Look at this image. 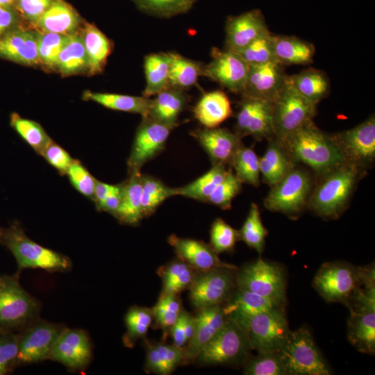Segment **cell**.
<instances>
[{
  "label": "cell",
  "mask_w": 375,
  "mask_h": 375,
  "mask_svg": "<svg viewBox=\"0 0 375 375\" xmlns=\"http://www.w3.org/2000/svg\"><path fill=\"white\" fill-rule=\"evenodd\" d=\"M195 316L185 311V334L188 343L192 338L195 329Z\"/></svg>",
  "instance_id": "be15d7a7"
},
{
  "label": "cell",
  "mask_w": 375,
  "mask_h": 375,
  "mask_svg": "<svg viewBox=\"0 0 375 375\" xmlns=\"http://www.w3.org/2000/svg\"><path fill=\"white\" fill-rule=\"evenodd\" d=\"M40 312L39 301L22 287L19 274L0 276V333L19 332Z\"/></svg>",
  "instance_id": "277c9868"
},
{
  "label": "cell",
  "mask_w": 375,
  "mask_h": 375,
  "mask_svg": "<svg viewBox=\"0 0 375 375\" xmlns=\"http://www.w3.org/2000/svg\"><path fill=\"white\" fill-rule=\"evenodd\" d=\"M174 128L149 116L142 117L127 160L128 173L140 172L146 162L158 155L163 150Z\"/></svg>",
  "instance_id": "9a60e30c"
},
{
  "label": "cell",
  "mask_w": 375,
  "mask_h": 375,
  "mask_svg": "<svg viewBox=\"0 0 375 375\" xmlns=\"http://www.w3.org/2000/svg\"><path fill=\"white\" fill-rule=\"evenodd\" d=\"M251 347L245 330L235 321L226 320L203 347L194 360L202 365H232L248 359Z\"/></svg>",
  "instance_id": "8992f818"
},
{
  "label": "cell",
  "mask_w": 375,
  "mask_h": 375,
  "mask_svg": "<svg viewBox=\"0 0 375 375\" xmlns=\"http://www.w3.org/2000/svg\"><path fill=\"white\" fill-rule=\"evenodd\" d=\"M278 353L288 375L331 374L307 328L291 331Z\"/></svg>",
  "instance_id": "ba28073f"
},
{
  "label": "cell",
  "mask_w": 375,
  "mask_h": 375,
  "mask_svg": "<svg viewBox=\"0 0 375 375\" xmlns=\"http://www.w3.org/2000/svg\"><path fill=\"white\" fill-rule=\"evenodd\" d=\"M367 267L346 262H325L317 272L312 285L328 302L349 305L366 275Z\"/></svg>",
  "instance_id": "5b68a950"
},
{
  "label": "cell",
  "mask_w": 375,
  "mask_h": 375,
  "mask_svg": "<svg viewBox=\"0 0 375 375\" xmlns=\"http://www.w3.org/2000/svg\"><path fill=\"white\" fill-rule=\"evenodd\" d=\"M169 56L168 53H151L144 57L146 86L142 92L150 98L169 87Z\"/></svg>",
  "instance_id": "74e56055"
},
{
  "label": "cell",
  "mask_w": 375,
  "mask_h": 375,
  "mask_svg": "<svg viewBox=\"0 0 375 375\" xmlns=\"http://www.w3.org/2000/svg\"><path fill=\"white\" fill-rule=\"evenodd\" d=\"M276 61L283 66L308 65L312 62L315 47L295 36L272 35Z\"/></svg>",
  "instance_id": "4dcf8cb0"
},
{
  "label": "cell",
  "mask_w": 375,
  "mask_h": 375,
  "mask_svg": "<svg viewBox=\"0 0 375 375\" xmlns=\"http://www.w3.org/2000/svg\"><path fill=\"white\" fill-rule=\"evenodd\" d=\"M270 31L260 36L237 52L249 65L276 61Z\"/></svg>",
  "instance_id": "c3c4849f"
},
{
  "label": "cell",
  "mask_w": 375,
  "mask_h": 375,
  "mask_svg": "<svg viewBox=\"0 0 375 375\" xmlns=\"http://www.w3.org/2000/svg\"><path fill=\"white\" fill-rule=\"evenodd\" d=\"M141 6L154 13L167 16L188 10L193 0H138Z\"/></svg>",
  "instance_id": "9f6ffc18"
},
{
  "label": "cell",
  "mask_w": 375,
  "mask_h": 375,
  "mask_svg": "<svg viewBox=\"0 0 375 375\" xmlns=\"http://www.w3.org/2000/svg\"><path fill=\"white\" fill-rule=\"evenodd\" d=\"M82 98L85 101L96 102L107 108L147 116L151 99L126 94L94 92L86 90Z\"/></svg>",
  "instance_id": "8d00e7d4"
},
{
  "label": "cell",
  "mask_w": 375,
  "mask_h": 375,
  "mask_svg": "<svg viewBox=\"0 0 375 375\" xmlns=\"http://www.w3.org/2000/svg\"><path fill=\"white\" fill-rule=\"evenodd\" d=\"M239 231L240 240L261 253L268 231L262 224L258 206L251 203L249 213Z\"/></svg>",
  "instance_id": "bcb514c9"
},
{
  "label": "cell",
  "mask_w": 375,
  "mask_h": 375,
  "mask_svg": "<svg viewBox=\"0 0 375 375\" xmlns=\"http://www.w3.org/2000/svg\"><path fill=\"white\" fill-rule=\"evenodd\" d=\"M0 58L24 66L40 65L36 30L21 26L1 36Z\"/></svg>",
  "instance_id": "44dd1931"
},
{
  "label": "cell",
  "mask_w": 375,
  "mask_h": 375,
  "mask_svg": "<svg viewBox=\"0 0 375 375\" xmlns=\"http://www.w3.org/2000/svg\"><path fill=\"white\" fill-rule=\"evenodd\" d=\"M185 310L182 309L177 320L170 328L173 344L182 349H185L188 344L185 334Z\"/></svg>",
  "instance_id": "94428289"
},
{
  "label": "cell",
  "mask_w": 375,
  "mask_h": 375,
  "mask_svg": "<svg viewBox=\"0 0 375 375\" xmlns=\"http://www.w3.org/2000/svg\"><path fill=\"white\" fill-rule=\"evenodd\" d=\"M183 361H185L184 349L174 344L147 342L145 368L148 372L167 375Z\"/></svg>",
  "instance_id": "836d02e7"
},
{
  "label": "cell",
  "mask_w": 375,
  "mask_h": 375,
  "mask_svg": "<svg viewBox=\"0 0 375 375\" xmlns=\"http://www.w3.org/2000/svg\"><path fill=\"white\" fill-rule=\"evenodd\" d=\"M345 162L361 169L375 158V118L371 115L358 126L332 134Z\"/></svg>",
  "instance_id": "5bb4252c"
},
{
  "label": "cell",
  "mask_w": 375,
  "mask_h": 375,
  "mask_svg": "<svg viewBox=\"0 0 375 375\" xmlns=\"http://www.w3.org/2000/svg\"><path fill=\"white\" fill-rule=\"evenodd\" d=\"M170 60L169 87L185 90L203 76L204 65L187 58L178 53L168 52Z\"/></svg>",
  "instance_id": "f35d334b"
},
{
  "label": "cell",
  "mask_w": 375,
  "mask_h": 375,
  "mask_svg": "<svg viewBox=\"0 0 375 375\" xmlns=\"http://www.w3.org/2000/svg\"><path fill=\"white\" fill-rule=\"evenodd\" d=\"M276 61L249 65L242 96L273 101L284 86L288 75Z\"/></svg>",
  "instance_id": "ffe728a7"
},
{
  "label": "cell",
  "mask_w": 375,
  "mask_h": 375,
  "mask_svg": "<svg viewBox=\"0 0 375 375\" xmlns=\"http://www.w3.org/2000/svg\"><path fill=\"white\" fill-rule=\"evenodd\" d=\"M222 307L226 318L242 326L253 316L265 311L285 308V304L236 288Z\"/></svg>",
  "instance_id": "cb8c5ba5"
},
{
  "label": "cell",
  "mask_w": 375,
  "mask_h": 375,
  "mask_svg": "<svg viewBox=\"0 0 375 375\" xmlns=\"http://www.w3.org/2000/svg\"><path fill=\"white\" fill-rule=\"evenodd\" d=\"M66 175L73 187L83 196L93 199L96 181L93 176L78 160H74Z\"/></svg>",
  "instance_id": "db71d44e"
},
{
  "label": "cell",
  "mask_w": 375,
  "mask_h": 375,
  "mask_svg": "<svg viewBox=\"0 0 375 375\" xmlns=\"http://www.w3.org/2000/svg\"><path fill=\"white\" fill-rule=\"evenodd\" d=\"M235 174L242 183L258 187L260 184L259 158L250 147L243 144L236 152L231 163Z\"/></svg>",
  "instance_id": "f6af8a7d"
},
{
  "label": "cell",
  "mask_w": 375,
  "mask_h": 375,
  "mask_svg": "<svg viewBox=\"0 0 375 375\" xmlns=\"http://www.w3.org/2000/svg\"><path fill=\"white\" fill-rule=\"evenodd\" d=\"M188 103L184 90L169 87L155 95L147 116L165 124L176 127L180 114Z\"/></svg>",
  "instance_id": "4316f807"
},
{
  "label": "cell",
  "mask_w": 375,
  "mask_h": 375,
  "mask_svg": "<svg viewBox=\"0 0 375 375\" xmlns=\"http://www.w3.org/2000/svg\"><path fill=\"white\" fill-rule=\"evenodd\" d=\"M211 57V61L204 65L203 76L233 93L242 94L249 65L237 52L226 49L212 48Z\"/></svg>",
  "instance_id": "e0dca14e"
},
{
  "label": "cell",
  "mask_w": 375,
  "mask_h": 375,
  "mask_svg": "<svg viewBox=\"0 0 375 375\" xmlns=\"http://www.w3.org/2000/svg\"><path fill=\"white\" fill-rule=\"evenodd\" d=\"M227 172L225 166L212 165L211 169L201 176L185 186L177 188V195L206 202Z\"/></svg>",
  "instance_id": "60d3db41"
},
{
  "label": "cell",
  "mask_w": 375,
  "mask_h": 375,
  "mask_svg": "<svg viewBox=\"0 0 375 375\" xmlns=\"http://www.w3.org/2000/svg\"><path fill=\"white\" fill-rule=\"evenodd\" d=\"M317 106L302 97L291 85L285 83L273 101L274 138L283 142L288 136L312 121Z\"/></svg>",
  "instance_id": "52a82bcc"
},
{
  "label": "cell",
  "mask_w": 375,
  "mask_h": 375,
  "mask_svg": "<svg viewBox=\"0 0 375 375\" xmlns=\"http://www.w3.org/2000/svg\"><path fill=\"white\" fill-rule=\"evenodd\" d=\"M17 353V333H0V375L6 374L16 367Z\"/></svg>",
  "instance_id": "11a10c76"
},
{
  "label": "cell",
  "mask_w": 375,
  "mask_h": 375,
  "mask_svg": "<svg viewBox=\"0 0 375 375\" xmlns=\"http://www.w3.org/2000/svg\"><path fill=\"white\" fill-rule=\"evenodd\" d=\"M53 0H15V7L21 18L33 26L48 9Z\"/></svg>",
  "instance_id": "6f0895ef"
},
{
  "label": "cell",
  "mask_w": 375,
  "mask_h": 375,
  "mask_svg": "<svg viewBox=\"0 0 375 375\" xmlns=\"http://www.w3.org/2000/svg\"><path fill=\"white\" fill-rule=\"evenodd\" d=\"M288 78L295 90L315 106L326 97L330 91L328 76L317 69L310 68L296 74L288 75Z\"/></svg>",
  "instance_id": "e575fe53"
},
{
  "label": "cell",
  "mask_w": 375,
  "mask_h": 375,
  "mask_svg": "<svg viewBox=\"0 0 375 375\" xmlns=\"http://www.w3.org/2000/svg\"><path fill=\"white\" fill-rule=\"evenodd\" d=\"M38 32V51L40 62L47 70L55 71L58 56L65 44L68 35Z\"/></svg>",
  "instance_id": "7dc6e473"
},
{
  "label": "cell",
  "mask_w": 375,
  "mask_h": 375,
  "mask_svg": "<svg viewBox=\"0 0 375 375\" xmlns=\"http://www.w3.org/2000/svg\"><path fill=\"white\" fill-rule=\"evenodd\" d=\"M197 270L178 258L159 268L158 273L162 282L160 294H178L189 288Z\"/></svg>",
  "instance_id": "ab89813d"
},
{
  "label": "cell",
  "mask_w": 375,
  "mask_h": 375,
  "mask_svg": "<svg viewBox=\"0 0 375 375\" xmlns=\"http://www.w3.org/2000/svg\"><path fill=\"white\" fill-rule=\"evenodd\" d=\"M153 319L151 309L137 306L131 307L124 318L126 332L123 337L124 344L132 347L138 340L144 338Z\"/></svg>",
  "instance_id": "ee69618b"
},
{
  "label": "cell",
  "mask_w": 375,
  "mask_h": 375,
  "mask_svg": "<svg viewBox=\"0 0 375 375\" xmlns=\"http://www.w3.org/2000/svg\"><path fill=\"white\" fill-rule=\"evenodd\" d=\"M56 70L63 76L88 72L87 54L79 30L68 35L58 56Z\"/></svg>",
  "instance_id": "d590c367"
},
{
  "label": "cell",
  "mask_w": 375,
  "mask_h": 375,
  "mask_svg": "<svg viewBox=\"0 0 375 375\" xmlns=\"http://www.w3.org/2000/svg\"><path fill=\"white\" fill-rule=\"evenodd\" d=\"M294 162H301L322 176L346 163L331 135L311 121L288 136L283 142Z\"/></svg>",
  "instance_id": "6da1fadb"
},
{
  "label": "cell",
  "mask_w": 375,
  "mask_h": 375,
  "mask_svg": "<svg viewBox=\"0 0 375 375\" xmlns=\"http://www.w3.org/2000/svg\"><path fill=\"white\" fill-rule=\"evenodd\" d=\"M312 184L309 173L294 166L272 187L264 206L272 212L294 217L307 206Z\"/></svg>",
  "instance_id": "9c48e42d"
},
{
  "label": "cell",
  "mask_w": 375,
  "mask_h": 375,
  "mask_svg": "<svg viewBox=\"0 0 375 375\" xmlns=\"http://www.w3.org/2000/svg\"><path fill=\"white\" fill-rule=\"evenodd\" d=\"M81 19L74 9L63 0H53L33 26L38 31L69 35L78 30Z\"/></svg>",
  "instance_id": "484cf974"
},
{
  "label": "cell",
  "mask_w": 375,
  "mask_h": 375,
  "mask_svg": "<svg viewBox=\"0 0 375 375\" xmlns=\"http://www.w3.org/2000/svg\"><path fill=\"white\" fill-rule=\"evenodd\" d=\"M41 156L61 175H66L69 167L74 160L65 149L53 140L46 147Z\"/></svg>",
  "instance_id": "680465c9"
},
{
  "label": "cell",
  "mask_w": 375,
  "mask_h": 375,
  "mask_svg": "<svg viewBox=\"0 0 375 375\" xmlns=\"http://www.w3.org/2000/svg\"><path fill=\"white\" fill-rule=\"evenodd\" d=\"M226 320L222 305L199 309L195 316V329L185 347V360H194L203 347L215 335Z\"/></svg>",
  "instance_id": "d4e9b609"
},
{
  "label": "cell",
  "mask_w": 375,
  "mask_h": 375,
  "mask_svg": "<svg viewBox=\"0 0 375 375\" xmlns=\"http://www.w3.org/2000/svg\"><path fill=\"white\" fill-rule=\"evenodd\" d=\"M177 195V188H170L149 175H142V208L144 217L152 215L167 199Z\"/></svg>",
  "instance_id": "7bdbcfd3"
},
{
  "label": "cell",
  "mask_w": 375,
  "mask_h": 375,
  "mask_svg": "<svg viewBox=\"0 0 375 375\" xmlns=\"http://www.w3.org/2000/svg\"><path fill=\"white\" fill-rule=\"evenodd\" d=\"M347 332L349 342L358 351L374 355L375 310L350 311Z\"/></svg>",
  "instance_id": "f1b7e54d"
},
{
  "label": "cell",
  "mask_w": 375,
  "mask_h": 375,
  "mask_svg": "<svg viewBox=\"0 0 375 375\" xmlns=\"http://www.w3.org/2000/svg\"><path fill=\"white\" fill-rule=\"evenodd\" d=\"M241 326L246 331L251 349L258 353L278 352L291 333L284 308L258 313Z\"/></svg>",
  "instance_id": "8fae6325"
},
{
  "label": "cell",
  "mask_w": 375,
  "mask_h": 375,
  "mask_svg": "<svg viewBox=\"0 0 375 375\" xmlns=\"http://www.w3.org/2000/svg\"><path fill=\"white\" fill-rule=\"evenodd\" d=\"M121 186L122 183L111 185L97 180L92 201L96 206L99 205L108 196L119 189Z\"/></svg>",
  "instance_id": "6125c7cd"
},
{
  "label": "cell",
  "mask_w": 375,
  "mask_h": 375,
  "mask_svg": "<svg viewBox=\"0 0 375 375\" xmlns=\"http://www.w3.org/2000/svg\"><path fill=\"white\" fill-rule=\"evenodd\" d=\"M66 327L38 318L19 332L16 367L49 360L51 349Z\"/></svg>",
  "instance_id": "4fadbf2b"
},
{
  "label": "cell",
  "mask_w": 375,
  "mask_h": 375,
  "mask_svg": "<svg viewBox=\"0 0 375 375\" xmlns=\"http://www.w3.org/2000/svg\"><path fill=\"white\" fill-rule=\"evenodd\" d=\"M113 216L120 222L128 225H136L144 217L140 172H130L128 179L123 183L122 201Z\"/></svg>",
  "instance_id": "1f68e13d"
},
{
  "label": "cell",
  "mask_w": 375,
  "mask_h": 375,
  "mask_svg": "<svg viewBox=\"0 0 375 375\" xmlns=\"http://www.w3.org/2000/svg\"><path fill=\"white\" fill-rule=\"evenodd\" d=\"M151 310L156 324L164 330H170L182 310L181 301L178 294H160Z\"/></svg>",
  "instance_id": "f907efd6"
},
{
  "label": "cell",
  "mask_w": 375,
  "mask_h": 375,
  "mask_svg": "<svg viewBox=\"0 0 375 375\" xmlns=\"http://www.w3.org/2000/svg\"><path fill=\"white\" fill-rule=\"evenodd\" d=\"M235 129L241 138L251 136L260 141L274 138L273 101L242 96Z\"/></svg>",
  "instance_id": "2e32d148"
},
{
  "label": "cell",
  "mask_w": 375,
  "mask_h": 375,
  "mask_svg": "<svg viewBox=\"0 0 375 375\" xmlns=\"http://www.w3.org/2000/svg\"><path fill=\"white\" fill-rule=\"evenodd\" d=\"M362 171L344 163L320 176V181L311 191L307 206L321 217H338L345 210Z\"/></svg>",
  "instance_id": "7a4b0ae2"
},
{
  "label": "cell",
  "mask_w": 375,
  "mask_h": 375,
  "mask_svg": "<svg viewBox=\"0 0 375 375\" xmlns=\"http://www.w3.org/2000/svg\"><path fill=\"white\" fill-rule=\"evenodd\" d=\"M10 125L38 154L42 155L52 140L38 122L12 112Z\"/></svg>",
  "instance_id": "b9f144b4"
},
{
  "label": "cell",
  "mask_w": 375,
  "mask_h": 375,
  "mask_svg": "<svg viewBox=\"0 0 375 375\" xmlns=\"http://www.w3.org/2000/svg\"><path fill=\"white\" fill-rule=\"evenodd\" d=\"M208 155L212 165H231L233 158L243 144L235 132L224 128H198L191 132Z\"/></svg>",
  "instance_id": "d6986e66"
},
{
  "label": "cell",
  "mask_w": 375,
  "mask_h": 375,
  "mask_svg": "<svg viewBox=\"0 0 375 375\" xmlns=\"http://www.w3.org/2000/svg\"><path fill=\"white\" fill-rule=\"evenodd\" d=\"M237 288L285 303L286 278L283 268L259 258L237 272Z\"/></svg>",
  "instance_id": "30bf717a"
},
{
  "label": "cell",
  "mask_w": 375,
  "mask_h": 375,
  "mask_svg": "<svg viewBox=\"0 0 375 375\" xmlns=\"http://www.w3.org/2000/svg\"><path fill=\"white\" fill-rule=\"evenodd\" d=\"M15 0H0V7L15 6Z\"/></svg>",
  "instance_id": "e7e4bbea"
},
{
  "label": "cell",
  "mask_w": 375,
  "mask_h": 375,
  "mask_svg": "<svg viewBox=\"0 0 375 375\" xmlns=\"http://www.w3.org/2000/svg\"><path fill=\"white\" fill-rule=\"evenodd\" d=\"M92 349L88 334L82 329L65 328L55 342L49 360L72 372L84 371L91 362Z\"/></svg>",
  "instance_id": "ac0fdd59"
},
{
  "label": "cell",
  "mask_w": 375,
  "mask_h": 375,
  "mask_svg": "<svg viewBox=\"0 0 375 375\" xmlns=\"http://www.w3.org/2000/svg\"><path fill=\"white\" fill-rule=\"evenodd\" d=\"M169 244L174 248L178 258L197 271H206L219 267L238 269L235 265L222 261L210 244L190 238L172 235Z\"/></svg>",
  "instance_id": "603a6c76"
},
{
  "label": "cell",
  "mask_w": 375,
  "mask_h": 375,
  "mask_svg": "<svg viewBox=\"0 0 375 375\" xmlns=\"http://www.w3.org/2000/svg\"><path fill=\"white\" fill-rule=\"evenodd\" d=\"M242 183L229 169L222 182L210 195L206 202L223 210L230 209L233 199L240 192Z\"/></svg>",
  "instance_id": "816d5d0a"
},
{
  "label": "cell",
  "mask_w": 375,
  "mask_h": 375,
  "mask_svg": "<svg viewBox=\"0 0 375 375\" xmlns=\"http://www.w3.org/2000/svg\"><path fill=\"white\" fill-rule=\"evenodd\" d=\"M238 269L215 268L197 271L189 287V298L196 308L223 305L237 288Z\"/></svg>",
  "instance_id": "7c38bea8"
},
{
  "label": "cell",
  "mask_w": 375,
  "mask_h": 375,
  "mask_svg": "<svg viewBox=\"0 0 375 375\" xmlns=\"http://www.w3.org/2000/svg\"><path fill=\"white\" fill-rule=\"evenodd\" d=\"M268 32L265 17L258 9L230 17L226 24L225 49L238 51Z\"/></svg>",
  "instance_id": "7402d4cb"
},
{
  "label": "cell",
  "mask_w": 375,
  "mask_h": 375,
  "mask_svg": "<svg viewBox=\"0 0 375 375\" xmlns=\"http://www.w3.org/2000/svg\"><path fill=\"white\" fill-rule=\"evenodd\" d=\"M243 373L247 375H288L278 352H260L249 359Z\"/></svg>",
  "instance_id": "681fc988"
},
{
  "label": "cell",
  "mask_w": 375,
  "mask_h": 375,
  "mask_svg": "<svg viewBox=\"0 0 375 375\" xmlns=\"http://www.w3.org/2000/svg\"><path fill=\"white\" fill-rule=\"evenodd\" d=\"M194 1V0H193Z\"/></svg>",
  "instance_id": "03108f58"
},
{
  "label": "cell",
  "mask_w": 375,
  "mask_h": 375,
  "mask_svg": "<svg viewBox=\"0 0 375 375\" xmlns=\"http://www.w3.org/2000/svg\"><path fill=\"white\" fill-rule=\"evenodd\" d=\"M240 240L239 231L221 218L216 219L210 228V246L217 253L232 251Z\"/></svg>",
  "instance_id": "f5cc1de1"
},
{
  "label": "cell",
  "mask_w": 375,
  "mask_h": 375,
  "mask_svg": "<svg viewBox=\"0 0 375 375\" xmlns=\"http://www.w3.org/2000/svg\"><path fill=\"white\" fill-rule=\"evenodd\" d=\"M90 75L101 73L112 49L110 40L94 24L87 23L81 31Z\"/></svg>",
  "instance_id": "d6a6232c"
},
{
  "label": "cell",
  "mask_w": 375,
  "mask_h": 375,
  "mask_svg": "<svg viewBox=\"0 0 375 375\" xmlns=\"http://www.w3.org/2000/svg\"><path fill=\"white\" fill-rule=\"evenodd\" d=\"M194 117L205 128H215L232 115L231 102L221 90L203 94L193 109Z\"/></svg>",
  "instance_id": "83f0119b"
},
{
  "label": "cell",
  "mask_w": 375,
  "mask_h": 375,
  "mask_svg": "<svg viewBox=\"0 0 375 375\" xmlns=\"http://www.w3.org/2000/svg\"><path fill=\"white\" fill-rule=\"evenodd\" d=\"M21 19L15 6L0 7V37L21 26Z\"/></svg>",
  "instance_id": "91938a15"
},
{
  "label": "cell",
  "mask_w": 375,
  "mask_h": 375,
  "mask_svg": "<svg viewBox=\"0 0 375 375\" xmlns=\"http://www.w3.org/2000/svg\"><path fill=\"white\" fill-rule=\"evenodd\" d=\"M268 140L267 149L259 158L260 172L263 182L272 187L295 166V162L280 142L274 138Z\"/></svg>",
  "instance_id": "f546056e"
},
{
  "label": "cell",
  "mask_w": 375,
  "mask_h": 375,
  "mask_svg": "<svg viewBox=\"0 0 375 375\" xmlns=\"http://www.w3.org/2000/svg\"><path fill=\"white\" fill-rule=\"evenodd\" d=\"M0 244L8 249L16 259L17 272L24 269H42L49 272L71 270L69 257L42 247L30 239L18 222L8 228L0 227Z\"/></svg>",
  "instance_id": "3957f363"
}]
</instances>
